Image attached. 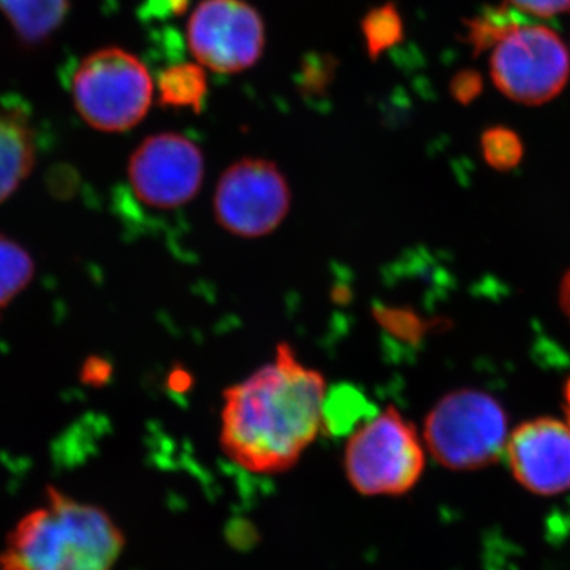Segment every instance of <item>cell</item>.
<instances>
[{"label":"cell","instance_id":"1","mask_svg":"<svg viewBox=\"0 0 570 570\" xmlns=\"http://www.w3.org/2000/svg\"><path fill=\"white\" fill-rule=\"evenodd\" d=\"M325 377L281 343L273 362L225 390L220 449L255 474L294 468L324 430Z\"/></svg>","mask_w":570,"mask_h":570},{"label":"cell","instance_id":"2","mask_svg":"<svg viewBox=\"0 0 570 570\" xmlns=\"http://www.w3.org/2000/svg\"><path fill=\"white\" fill-rule=\"evenodd\" d=\"M47 501L7 538L0 570H112L126 539L104 509L48 487Z\"/></svg>","mask_w":570,"mask_h":570},{"label":"cell","instance_id":"3","mask_svg":"<svg viewBox=\"0 0 570 570\" xmlns=\"http://www.w3.org/2000/svg\"><path fill=\"white\" fill-rule=\"evenodd\" d=\"M425 449L415 426L390 406L354 428L344 449L348 483L363 497H397L417 485Z\"/></svg>","mask_w":570,"mask_h":570},{"label":"cell","instance_id":"4","mask_svg":"<svg viewBox=\"0 0 570 570\" xmlns=\"http://www.w3.org/2000/svg\"><path fill=\"white\" fill-rule=\"evenodd\" d=\"M156 92L148 67L132 52L110 47L82 59L71 81L75 107L102 132H126L148 115Z\"/></svg>","mask_w":570,"mask_h":570},{"label":"cell","instance_id":"5","mask_svg":"<svg viewBox=\"0 0 570 570\" xmlns=\"http://www.w3.org/2000/svg\"><path fill=\"white\" fill-rule=\"evenodd\" d=\"M423 438L442 466L453 471L482 469L508 448V415L489 393L459 390L431 409Z\"/></svg>","mask_w":570,"mask_h":570},{"label":"cell","instance_id":"6","mask_svg":"<svg viewBox=\"0 0 570 570\" xmlns=\"http://www.w3.org/2000/svg\"><path fill=\"white\" fill-rule=\"evenodd\" d=\"M491 55V78L513 102H550L569 80L568 48L561 37L539 24L517 26Z\"/></svg>","mask_w":570,"mask_h":570},{"label":"cell","instance_id":"7","mask_svg":"<svg viewBox=\"0 0 570 570\" xmlns=\"http://www.w3.org/2000/svg\"><path fill=\"white\" fill-rule=\"evenodd\" d=\"M291 205L287 178L275 163L261 157H245L225 168L213 200L216 223L246 239L273 234Z\"/></svg>","mask_w":570,"mask_h":570},{"label":"cell","instance_id":"8","mask_svg":"<svg viewBox=\"0 0 570 570\" xmlns=\"http://www.w3.org/2000/svg\"><path fill=\"white\" fill-rule=\"evenodd\" d=\"M187 45L195 61L216 73H242L264 56L265 21L247 0H202L190 13Z\"/></svg>","mask_w":570,"mask_h":570},{"label":"cell","instance_id":"9","mask_svg":"<svg viewBox=\"0 0 570 570\" xmlns=\"http://www.w3.org/2000/svg\"><path fill=\"white\" fill-rule=\"evenodd\" d=\"M130 187L141 204L175 209L193 202L205 178V156L186 135H151L129 160Z\"/></svg>","mask_w":570,"mask_h":570},{"label":"cell","instance_id":"10","mask_svg":"<svg viewBox=\"0 0 570 570\" xmlns=\"http://www.w3.org/2000/svg\"><path fill=\"white\" fill-rule=\"evenodd\" d=\"M508 460L513 478L542 497L570 490V426L554 419L523 423L510 434Z\"/></svg>","mask_w":570,"mask_h":570},{"label":"cell","instance_id":"11","mask_svg":"<svg viewBox=\"0 0 570 570\" xmlns=\"http://www.w3.org/2000/svg\"><path fill=\"white\" fill-rule=\"evenodd\" d=\"M36 141L24 116L0 110V204L31 175Z\"/></svg>","mask_w":570,"mask_h":570},{"label":"cell","instance_id":"12","mask_svg":"<svg viewBox=\"0 0 570 570\" xmlns=\"http://www.w3.org/2000/svg\"><path fill=\"white\" fill-rule=\"evenodd\" d=\"M69 0H0V13L26 43L39 45L61 28Z\"/></svg>","mask_w":570,"mask_h":570},{"label":"cell","instance_id":"13","mask_svg":"<svg viewBox=\"0 0 570 570\" xmlns=\"http://www.w3.org/2000/svg\"><path fill=\"white\" fill-rule=\"evenodd\" d=\"M157 92L163 105L190 108L200 112L208 96V78L200 63H176L163 71L157 81Z\"/></svg>","mask_w":570,"mask_h":570},{"label":"cell","instance_id":"14","mask_svg":"<svg viewBox=\"0 0 570 570\" xmlns=\"http://www.w3.org/2000/svg\"><path fill=\"white\" fill-rule=\"evenodd\" d=\"M36 264L28 250L0 234V313L31 284Z\"/></svg>","mask_w":570,"mask_h":570},{"label":"cell","instance_id":"15","mask_svg":"<svg viewBox=\"0 0 570 570\" xmlns=\"http://www.w3.org/2000/svg\"><path fill=\"white\" fill-rule=\"evenodd\" d=\"M362 33L367 55L374 61L396 47L404 39V22L395 3H385L367 11L362 20Z\"/></svg>","mask_w":570,"mask_h":570},{"label":"cell","instance_id":"16","mask_svg":"<svg viewBox=\"0 0 570 570\" xmlns=\"http://www.w3.org/2000/svg\"><path fill=\"white\" fill-rule=\"evenodd\" d=\"M521 18L508 7L485 9L468 24V43L475 56L497 47L499 41L509 36L517 26L521 24Z\"/></svg>","mask_w":570,"mask_h":570},{"label":"cell","instance_id":"17","mask_svg":"<svg viewBox=\"0 0 570 570\" xmlns=\"http://www.w3.org/2000/svg\"><path fill=\"white\" fill-rule=\"evenodd\" d=\"M482 153L491 167L505 171L520 164L523 145L519 135L508 127H493L482 135Z\"/></svg>","mask_w":570,"mask_h":570},{"label":"cell","instance_id":"18","mask_svg":"<svg viewBox=\"0 0 570 570\" xmlns=\"http://www.w3.org/2000/svg\"><path fill=\"white\" fill-rule=\"evenodd\" d=\"M482 77H480L478 71L463 70L453 78L450 89H452L456 102L471 104L472 100L478 99L480 92H482Z\"/></svg>","mask_w":570,"mask_h":570},{"label":"cell","instance_id":"19","mask_svg":"<svg viewBox=\"0 0 570 570\" xmlns=\"http://www.w3.org/2000/svg\"><path fill=\"white\" fill-rule=\"evenodd\" d=\"M509 2L523 13L535 14V17H554V14L570 11V0H509Z\"/></svg>","mask_w":570,"mask_h":570},{"label":"cell","instance_id":"20","mask_svg":"<svg viewBox=\"0 0 570 570\" xmlns=\"http://www.w3.org/2000/svg\"><path fill=\"white\" fill-rule=\"evenodd\" d=\"M108 374H110V366L105 365V362L99 358H89L82 367V381L89 384H102L107 381Z\"/></svg>","mask_w":570,"mask_h":570},{"label":"cell","instance_id":"21","mask_svg":"<svg viewBox=\"0 0 570 570\" xmlns=\"http://www.w3.org/2000/svg\"><path fill=\"white\" fill-rule=\"evenodd\" d=\"M560 303L562 311H564L566 316H568L570 321V272L568 273V276L562 279L560 288Z\"/></svg>","mask_w":570,"mask_h":570},{"label":"cell","instance_id":"22","mask_svg":"<svg viewBox=\"0 0 570 570\" xmlns=\"http://www.w3.org/2000/svg\"><path fill=\"white\" fill-rule=\"evenodd\" d=\"M566 401H568V407L570 409V379L568 385H566Z\"/></svg>","mask_w":570,"mask_h":570},{"label":"cell","instance_id":"23","mask_svg":"<svg viewBox=\"0 0 570 570\" xmlns=\"http://www.w3.org/2000/svg\"><path fill=\"white\" fill-rule=\"evenodd\" d=\"M568 417H569V423H568V425L570 426V409H569Z\"/></svg>","mask_w":570,"mask_h":570}]
</instances>
